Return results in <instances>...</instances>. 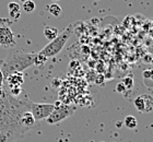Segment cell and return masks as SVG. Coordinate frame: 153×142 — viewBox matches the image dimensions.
<instances>
[{
    "label": "cell",
    "mask_w": 153,
    "mask_h": 142,
    "mask_svg": "<svg viewBox=\"0 0 153 142\" xmlns=\"http://www.w3.org/2000/svg\"><path fill=\"white\" fill-rule=\"evenodd\" d=\"M47 10H48V12L54 16H59L61 14V11H62V10H61V7L56 2L47 6Z\"/></svg>",
    "instance_id": "4fadbf2b"
},
{
    "label": "cell",
    "mask_w": 153,
    "mask_h": 142,
    "mask_svg": "<svg viewBox=\"0 0 153 142\" xmlns=\"http://www.w3.org/2000/svg\"><path fill=\"white\" fill-rule=\"evenodd\" d=\"M20 1H21V2L24 3V2H25V1H27V0H20Z\"/></svg>",
    "instance_id": "44dd1931"
},
{
    "label": "cell",
    "mask_w": 153,
    "mask_h": 142,
    "mask_svg": "<svg viewBox=\"0 0 153 142\" xmlns=\"http://www.w3.org/2000/svg\"><path fill=\"white\" fill-rule=\"evenodd\" d=\"M4 81V78H3V74L1 72V70H0V86H2V83Z\"/></svg>",
    "instance_id": "d6986e66"
},
{
    "label": "cell",
    "mask_w": 153,
    "mask_h": 142,
    "mask_svg": "<svg viewBox=\"0 0 153 142\" xmlns=\"http://www.w3.org/2000/svg\"><path fill=\"white\" fill-rule=\"evenodd\" d=\"M123 83H124V85L126 86L127 90H131L132 86H134V79H132L131 77H127V78L123 81Z\"/></svg>",
    "instance_id": "2e32d148"
},
{
    "label": "cell",
    "mask_w": 153,
    "mask_h": 142,
    "mask_svg": "<svg viewBox=\"0 0 153 142\" xmlns=\"http://www.w3.org/2000/svg\"><path fill=\"white\" fill-rule=\"evenodd\" d=\"M30 111L26 102L18 100L6 88L0 95V142L21 139L27 131L22 125V116Z\"/></svg>",
    "instance_id": "6da1fadb"
},
{
    "label": "cell",
    "mask_w": 153,
    "mask_h": 142,
    "mask_svg": "<svg viewBox=\"0 0 153 142\" xmlns=\"http://www.w3.org/2000/svg\"><path fill=\"white\" fill-rule=\"evenodd\" d=\"M22 9L27 13L33 12L35 10V2L33 0H27V1H25V2L23 3Z\"/></svg>",
    "instance_id": "5bb4252c"
},
{
    "label": "cell",
    "mask_w": 153,
    "mask_h": 142,
    "mask_svg": "<svg viewBox=\"0 0 153 142\" xmlns=\"http://www.w3.org/2000/svg\"><path fill=\"white\" fill-rule=\"evenodd\" d=\"M3 90H4V88H3L2 86H0V95H1L3 93Z\"/></svg>",
    "instance_id": "ffe728a7"
},
{
    "label": "cell",
    "mask_w": 153,
    "mask_h": 142,
    "mask_svg": "<svg viewBox=\"0 0 153 142\" xmlns=\"http://www.w3.org/2000/svg\"><path fill=\"white\" fill-rule=\"evenodd\" d=\"M58 30L57 28H54V26H46L44 28V35L45 37L47 38L48 41H54L55 38L58 36Z\"/></svg>",
    "instance_id": "30bf717a"
},
{
    "label": "cell",
    "mask_w": 153,
    "mask_h": 142,
    "mask_svg": "<svg viewBox=\"0 0 153 142\" xmlns=\"http://www.w3.org/2000/svg\"><path fill=\"white\" fill-rule=\"evenodd\" d=\"M116 90H117L119 93H125V92L127 91V88H126V86L124 85V83L120 82V83H118L117 86H116Z\"/></svg>",
    "instance_id": "e0dca14e"
},
{
    "label": "cell",
    "mask_w": 153,
    "mask_h": 142,
    "mask_svg": "<svg viewBox=\"0 0 153 142\" xmlns=\"http://www.w3.org/2000/svg\"><path fill=\"white\" fill-rule=\"evenodd\" d=\"M4 80H6L7 84L9 85L10 88H21V85L24 83V78H23L22 72L11 73V74H9Z\"/></svg>",
    "instance_id": "ba28073f"
},
{
    "label": "cell",
    "mask_w": 153,
    "mask_h": 142,
    "mask_svg": "<svg viewBox=\"0 0 153 142\" xmlns=\"http://www.w3.org/2000/svg\"><path fill=\"white\" fill-rule=\"evenodd\" d=\"M124 125L126 126V128H128V129H134V128H137V126H138V120L134 116L129 115V116L125 117Z\"/></svg>",
    "instance_id": "7c38bea8"
},
{
    "label": "cell",
    "mask_w": 153,
    "mask_h": 142,
    "mask_svg": "<svg viewBox=\"0 0 153 142\" xmlns=\"http://www.w3.org/2000/svg\"><path fill=\"white\" fill-rule=\"evenodd\" d=\"M74 112H76V107H74V106L67 104H60L59 102H57V104H55V108L53 113L46 119V123H49V125H55V123H60L62 120L72 116Z\"/></svg>",
    "instance_id": "277c9868"
},
{
    "label": "cell",
    "mask_w": 153,
    "mask_h": 142,
    "mask_svg": "<svg viewBox=\"0 0 153 142\" xmlns=\"http://www.w3.org/2000/svg\"><path fill=\"white\" fill-rule=\"evenodd\" d=\"M27 107L33 115L36 121L47 119L48 116L53 113L55 108V104H43V103H34L32 101H26Z\"/></svg>",
    "instance_id": "5b68a950"
},
{
    "label": "cell",
    "mask_w": 153,
    "mask_h": 142,
    "mask_svg": "<svg viewBox=\"0 0 153 142\" xmlns=\"http://www.w3.org/2000/svg\"><path fill=\"white\" fill-rule=\"evenodd\" d=\"M151 63H152V66H153V60H152V62H151Z\"/></svg>",
    "instance_id": "603a6c76"
},
{
    "label": "cell",
    "mask_w": 153,
    "mask_h": 142,
    "mask_svg": "<svg viewBox=\"0 0 153 142\" xmlns=\"http://www.w3.org/2000/svg\"><path fill=\"white\" fill-rule=\"evenodd\" d=\"M72 28H74V26L69 25L65 31L59 33L58 36L55 38L54 41L49 42L38 54L46 57L47 59L51 58V57H54V56H56V55H58L62 51V48L65 47V45L67 44L68 39H69V37L71 36V34H72Z\"/></svg>",
    "instance_id": "3957f363"
},
{
    "label": "cell",
    "mask_w": 153,
    "mask_h": 142,
    "mask_svg": "<svg viewBox=\"0 0 153 142\" xmlns=\"http://www.w3.org/2000/svg\"><path fill=\"white\" fill-rule=\"evenodd\" d=\"M8 9H9V14L13 19H19L20 18V11H21V7L16 2H10L8 4Z\"/></svg>",
    "instance_id": "9c48e42d"
},
{
    "label": "cell",
    "mask_w": 153,
    "mask_h": 142,
    "mask_svg": "<svg viewBox=\"0 0 153 142\" xmlns=\"http://www.w3.org/2000/svg\"><path fill=\"white\" fill-rule=\"evenodd\" d=\"M134 105L139 113H150L153 109V96L150 94L138 95L134 100Z\"/></svg>",
    "instance_id": "8992f818"
},
{
    "label": "cell",
    "mask_w": 153,
    "mask_h": 142,
    "mask_svg": "<svg viewBox=\"0 0 153 142\" xmlns=\"http://www.w3.org/2000/svg\"><path fill=\"white\" fill-rule=\"evenodd\" d=\"M152 60H153V57H152V55H150V54H147L143 57V62L144 63H151L152 62Z\"/></svg>",
    "instance_id": "ac0fdd59"
},
{
    "label": "cell",
    "mask_w": 153,
    "mask_h": 142,
    "mask_svg": "<svg viewBox=\"0 0 153 142\" xmlns=\"http://www.w3.org/2000/svg\"><path fill=\"white\" fill-rule=\"evenodd\" d=\"M142 78H143L144 84L148 83V88L153 86V69H147L142 72Z\"/></svg>",
    "instance_id": "8fae6325"
},
{
    "label": "cell",
    "mask_w": 153,
    "mask_h": 142,
    "mask_svg": "<svg viewBox=\"0 0 153 142\" xmlns=\"http://www.w3.org/2000/svg\"><path fill=\"white\" fill-rule=\"evenodd\" d=\"M53 1H55V2H56V1H58V0H53Z\"/></svg>",
    "instance_id": "7402d4cb"
},
{
    "label": "cell",
    "mask_w": 153,
    "mask_h": 142,
    "mask_svg": "<svg viewBox=\"0 0 153 142\" xmlns=\"http://www.w3.org/2000/svg\"><path fill=\"white\" fill-rule=\"evenodd\" d=\"M36 54H30L20 49H11L9 51L7 57L2 61V65L0 67V70L3 74V78L11 73L23 72L29 67L34 65Z\"/></svg>",
    "instance_id": "7a4b0ae2"
},
{
    "label": "cell",
    "mask_w": 153,
    "mask_h": 142,
    "mask_svg": "<svg viewBox=\"0 0 153 142\" xmlns=\"http://www.w3.org/2000/svg\"><path fill=\"white\" fill-rule=\"evenodd\" d=\"M16 45L14 34L8 24H0V47L11 48Z\"/></svg>",
    "instance_id": "52a82bcc"
},
{
    "label": "cell",
    "mask_w": 153,
    "mask_h": 142,
    "mask_svg": "<svg viewBox=\"0 0 153 142\" xmlns=\"http://www.w3.org/2000/svg\"><path fill=\"white\" fill-rule=\"evenodd\" d=\"M46 61H47V58H46V57L42 56V55H39V54H36L34 65H36V66H43Z\"/></svg>",
    "instance_id": "9a60e30c"
}]
</instances>
